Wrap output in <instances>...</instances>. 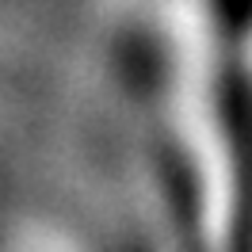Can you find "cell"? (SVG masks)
<instances>
[{"label": "cell", "mask_w": 252, "mask_h": 252, "mask_svg": "<svg viewBox=\"0 0 252 252\" xmlns=\"http://www.w3.org/2000/svg\"><path fill=\"white\" fill-rule=\"evenodd\" d=\"M153 107L188 252H245V149L229 38L214 0H157Z\"/></svg>", "instance_id": "obj_1"}]
</instances>
